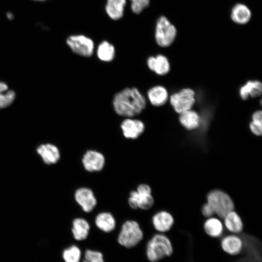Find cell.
<instances>
[{"label": "cell", "mask_w": 262, "mask_h": 262, "mask_svg": "<svg viewBox=\"0 0 262 262\" xmlns=\"http://www.w3.org/2000/svg\"><path fill=\"white\" fill-rule=\"evenodd\" d=\"M115 113L124 117H133L146 108L145 97L136 87H126L116 93L112 100Z\"/></svg>", "instance_id": "1"}, {"label": "cell", "mask_w": 262, "mask_h": 262, "mask_svg": "<svg viewBox=\"0 0 262 262\" xmlns=\"http://www.w3.org/2000/svg\"><path fill=\"white\" fill-rule=\"evenodd\" d=\"M174 252L173 244L164 233L154 235L148 241L146 246V255L150 262H158L170 257Z\"/></svg>", "instance_id": "2"}, {"label": "cell", "mask_w": 262, "mask_h": 262, "mask_svg": "<svg viewBox=\"0 0 262 262\" xmlns=\"http://www.w3.org/2000/svg\"><path fill=\"white\" fill-rule=\"evenodd\" d=\"M206 202L213 209L214 215L221 218L235 207L234 201L229 195L219 189H213L208 193Z\"/></svg>", "instance_id": "3"}, {"label": "cell", "mask_w": 262, "mask_h": 262, "mask_svg": "<svg viewBox=\"0 0 262 262\" xmlns=\"http://www.w3.org/2000/svg\"><path fill=\"white\" fill-rule=\"evenodd\" d=\"M143 237V232L138 222L127 220L122 225L117 241L122 246L131 248L137 246Z\"/></svg>", "instance_id": "4"}, {"label": "cell", "mask_w": 262, "mask_h": 262, "mask_svg": "<svg viewBox=\"0 0 262 262\" xmlns=\"http://www.w3.org/2000/svg\"><path fill=\"white\" fill-rule=\"evenodd\" d=\"M175 26L165 16H161L157 20L155 31V39L161 47L170 46L177 36Z\"/></svg>", "instance_id": "5"}, {"label": "cell", "mask_w": 262, "mask_h": 262, "mask_svg": "<svg viewBox=\"0 0 262 262\" xmlns=\"http://www.w3.org/2000/svg\"><path fill=\"white\" fill-rule=\"evenodd\" d=\"M66 43L75 54L83 57H90L94 53L95 44L93 40L83 34L69 36Z\"/></svg>", "instance_id": "6"}, {"label": "cell", "mask_w": 262, "mask_h": 262, "mask_svg": "<svg viewBox=\"0 0 262 262\" xmlns=\"http://www.w3.org/2000/svg\"><path fill=\"white\" fill-rule=\"evenodd\" d=\"M195 93L190 88H184L172 94L170 102L174 110L179 114L191 109L195 102Z\"/></svg>", "instance_id": "7"}, {"label": "cell", "mask_w": 262, "mask_h": 262, "mask_svg": "<svg viewBox=\"0 0 262 262\" xmlns=\"http://www.w3.org/2000/svg\"><path fill=\"white\" fill-rule=\"evenodd\" d=\"M123 135L127 139H137L144 132L145 125L141 120L133 117H125L120 124Z\"/></svg>", "instance_id": "8"}, {"label": "cell", "mask_w": 262, "mask_h": 262, "mask_svg": "<svg viewBox=\"0 0 262 262\" xmlns=\"http://www.w3.org/2000/svg\"><path fill=\"white\" fill-rule=\"evenodd\" d=\"M82 164L88 172H98L102 170L105 164L103 154L95 150H88L83 155Z\"/></svg>", "instance_id": "9"}, {"label": "cell", "mask_w": 262, "mask_h": 262, "mask_svg": "<svg viewBox=\"0 0 262 262\" xmlns=\"http://www.w3.org/2000/svg\"><path fill=\"white\" fill-rule=\"evenodd\" d=\"M220 245L224 252L233 256L240 254L244 247V241L239 234L230 233L222 237Z\"/></svg>", "instance_id": "10"}, {"label": "cell", "mask_w": 262, "mask_h": 262, "mask_svg": "<svg viewBox=\"0 0 262 262\" xmlns=\"http://www.w3.org/2000/svg\"><path fill=\"white\" fill-rule=\"evenodd\" d=\"M76 202L85 213L92 212L96 207L97 200L93 191L87 187H80L74 194Z\"/></svg>", "instance_id": "11"}, {"label": "cell", "mask_w": 262, "mask_h": 262, "mask_svg": "<svg viewBox=\"0 0 262 262\" xmlns=\"http://www.w3.org/2000/svg\"><path fill=\"white\" fill-rule=\"evenodd\" d=\"M152 224L158 233H164L170 231L175 224L172 214L166 210L156 212L152 217Z\"/></svg>", "instance_id": "12"}, {"label": "cell", "mask_w": 262, "mask_h": 262, "mask_svg": "<svg viewBox=\"0 0 262 262\" xmlns=\"http://www.w3.org/2000/svg\"><path fill=\"white\" fill-rule=\"evenodd\" d=\"M135 193L138 209L148 210L153 206L154 199L149 185L146 183L140 184L137 186Z\"/></svg>", "instance_id": "13"}, {"label": "cell", "mask_w": 262, "mask_h": 262, "mask_svg": "<svg viewBox=\"0 0 262 262\" xmlns=\"http://www.w3.org/2000/svg\"><path fill=\"white\" fill-rule=\"evenodd\" d=\"M224 228L230 233L239 234L244 230V224L240 214L234 210L222 218Z\"/></svg>", "instance_id": "14"}, {"label": "cell", "mask_w": 262, "mask_h": 262, "mask_svg": "<svg viewBox=\"0 0 262 262\" xmlns=\"http://www.w3.org/2000/svg\"><path fill=\"white\" fill-rule=\"evenodd\" d=\"M203 228L206 235L213 238L221 237L225 230L222 218L215 215L206 218Z\"/></svg>", "instance_id": "15"}, {"label": "cell", "mask_w": 262, "mask_h": 262, "mask_svg": "<svg viewBox=\"0 0 262 262\" xmlns=\"http://www.w3.org/2000/svg\"><path fill=\"white\" fill-rule=\"evenodd\" d=\"M148 68L156 74L164 75L170 70V63L166 57L163 54L149 57L147 60Z\"/></svg>", "instance_id": "16"}, {"label": "cell", "mask_w": 262, "mask_h": 262, "mask_svg": "<svg viewBox=\"0 0 262 262\" xmlns=\"http://www.w3.org/2000/svg\"><path fill=\"white\" fill-rule=\"evenodd\" d=\"M37 153L48 164H56L60 159V152L54 145L49 143L40 145L37 148Z\"/></svg>", "instance_id": "17"}, {"label": "cell", "mask_w": 262, "mask_h": 262, "mask_svg": "<svg viewBox=\"0 0 262 262\" xmlns=\"http://www.w3.org/2000/svg\"><path fill=\"white\" fill-rule=\"evenodd\" d=\"M147 98L153 106H161L164 105L168 99V92L164 87L156 85L148 90Z\"/></svg>", "instance_id": "18"}, {"label": "cell", "mask_w": 262, "mask_h": 262, "mask_svg": "<svg viewBox=\"0 0 262 262\" xmlns=\"http://www.w3.org/2000/svg\"><path fill=\"white\" fill-rule=\"evenodd\" d=\"M252 14L250 9L245 4L237 3L232 8L230 17L232 20L238 24H245L250 20Z\"/></svg>", "instance_id": "19"}, {"label": "cell", "mask_w": 262, "mask_h": 262, "mask_svg": "<svg viewBox=\"0 0 262 262\" xmlns=\"http://www.w3.org/2000/svg\"><path fill=\"white\" fill-rule=\"evenodd\" d=\"M95 223L98 229L108 233L115 229L116 221L113 214L107 212L99 213L95 218Z\"/></svg>", "instance_id": "20"}, {"label": "cell", "mask_w": 262, "mask_h": 262, "mask_svg": "<svg viewBox=\"0 0 262 262\" xmlns=\"http://www.w3.org/2000/svg\"><path fill=\"white\" fill-rule=\"evenodd\" d=\"M126 0H107L105 11L108 16L114 20H117L124 15Z\"/></svg>", "instance_id": "21"}, {"label": "cell", "mask_w": 262, "mask_h": 262, "mask_svg": "<svg viewBox=\"0 0 262 262\" xmlns=\"http://www.w3.org/2000/svg\"><path fill=\"white\" fill-rule=\"evenodd\" d=\"M90 226L88 222L83 218H75L72 221V232L74 239L82 241L88 236Z\"/></svg>", "instance_id": "22"}, {"label": "cell", "mask_w": 262, "mask_h": 262, "mask_svg": "<svg viewBox=\"0 0 262 262\" xmlns=\"http://www.w3.org/2000/svg\"><path fill=\"white\" fill-rule=\"evenodd\" d=\"M179 121L184 128L191 131L199 127L200 118L196 112L190 109L180 114Z\"/></svg>", "instance_id": "23"}, {"label": "cell", "mask_w": 262, "mask_h": 262, "mask_svg": "<svg viewBox=\"0 0 262 262\" xmlns=\"http://www.w3.org/2000/svg\"><path fill=\"white\" fill-rule=\"evenodd\" d=\"M96 54L98 59L102 62H110L115 55L114 46L107 41H102L98 46Z\"/></svg>", "instance_id": "24"}, {"label": "cell", "mask_w": 262, "mask_h": 262, "mask_svg": "<svg viewBox=\"0 0 262 262\" xmlns=\"http://www.w3.org/2000/svg\"><path fill=\"white\" fill-rule=\"evenodd\" d=\"M262 91V84L260 82L250 81L240 88L239 93L242 99H246L249 96L252 98L259 96Z\"/></svg>", "instance_id": "25"}, {"label": "cell", "mask_w": 262, "mask_h": 262, "mask_svg": "<svg viewBox=\"0 0 262 262\" xmlns=\"http://www.w3.org/2000/svg\"><path fill=\"white\" fill-rule=\"evenodd\" d=\"M81 256L80 249L75 245L66 249L63 253V257L65 262H80Z\"/></svg>", "instance_id": "26"}, {"label": "cell", "mask_w": 262, "mask_h": 262, "mask_svg": "<svg viewBox=\"0 0 262 262\" xmlns=\"http://www.w3.org/2000/svg\"><path fill=\"white\" fill-rule=\"evenodd\" d=\"M16 93L12 90L0 93V109L10 106L14 101Z\"/></svg>", "instance_id": "27"}, {"label": "cell", "mask_w": 262, "mask_h": 262, "mask_svg": "<svg viewBox=\"0 0 262 262\" xmlns=\"http://www.w3.org/2000/svg\"><path fill=\"white\" fill-rule=\"evenodd\" d=\"M82 262H104L103 254L99 251L87 249Z\"/></svg>", "instance_id": "28"}, {"label": "cell", "mask_w": 262, "mask_h": 262, "mask_svg": "<svg viewBox=\"0 0 262 262\" xmlns=\"http://www.w3.org/2000/svg\"><path fill=\"white\" fill-rule=\"evenodd\" d=\"M131 2V8L132 12L135 14H139L147 8L150 0H130Z\"/></svg>", "instance_id": "29"}, {"label": "cell", "mask_w": 262, "mask_h": 262, "mask_svg": "<svg viewBox=\"0 0 262 262\" xmlns=\"http://www.w3.org/2000/svg\"><path fill=\"white\" fill-rule=\"evenodd\" d=\"M251 131L256 136H261L262 134V121L252 120L249 124Z\"/></svg>", "instance_id": "30"}, {"label": "cell", "mask_w": 262, "mask_h": 262, "mask_svg": "<svg viewBox=\"0 0 262 262\" xmlns=\"http://www.w3.org/2000/svg\"><path fill=\"white\" fill-rule=\"evenodd\" d=\"M201 212L202 215L206 218L214 215V212L211 206L207 202L201 207Z\"/></svg>", "instance_id": "31"}, {"label": "cell", "mask_w": 262, "mask_h": 262, "mask_svg": "<svg viewBox=\"0 0 262 262\" xmlns=\"http://www.w3.org/2000/svg\"><path fill=\"white\" fill-rule=\"evenodd\" d=\"M252 120H256L262 121V112L261 111L255 112L252 115Z\"/></svg>", "instance_id": "32"}, {"label": "cell", "mask_w": 262, "mask_h": 262, "mask_svg": "<svg viewBox=\"0 0 262 262\" xmlns=\"http://www.w3.org/2000/svg\"><path fill=\"white\" fill-rule=\"evenodd\" d=\"M9 90L7 84L4 82H0V93L4 92Z\"/></svg>", "instance_id": "33"}, {"label": "cell", "mask_w": 262, "mask_h": 262, "mask_svg": "<svg viewBox=\"0 0 262 262\" xmlns=\"http://www.w3.org/2000/svg\"><path fill=\"white\" fill-rule=\"evenodd\" d=\"M7 16L9 19H11L13 17V15L11 13H8Z\"/></svg>", "instance_id": "34"}, {"label": "cell", "mask_w": 262, "mask_h": 262, "mask_svg": "<svg viewBox=\"0 0 262 262\" xmlns=\"http://www.w3.org/2000/svg\"><path fill=\"white\" fill-rule=\"evenodd\" d=\"M32 0L35 1L42 2V1H46L47 0Z\"/></svg>", "instance_id": "35"}]
</instances>
